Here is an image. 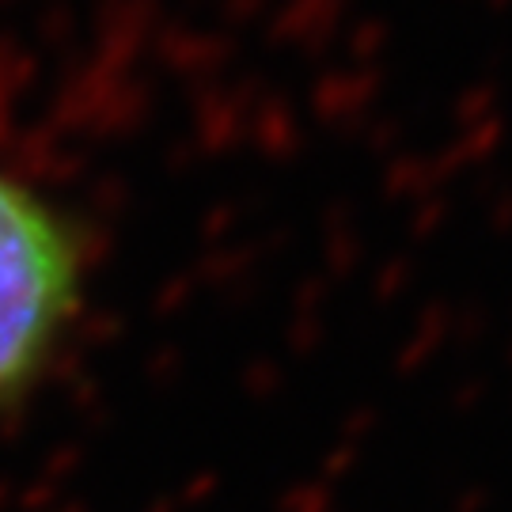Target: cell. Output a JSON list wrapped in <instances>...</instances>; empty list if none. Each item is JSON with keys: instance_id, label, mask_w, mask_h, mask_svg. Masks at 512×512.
<instances>
[{"instance_id": "cell-1", "label": "cell", "mask_w": 512, "mask_h": 512, "mask_svg": "<svg viewBox=\"0 0 512 512\" xmlns=\"http://www.w3.org/2000/svg\"><path fill=\"white\" fill-rule=\"evenodd\" d=\"M80 285V258L65 224L0 175V406L35 384Z\"/></svg>"}]
</instances>
